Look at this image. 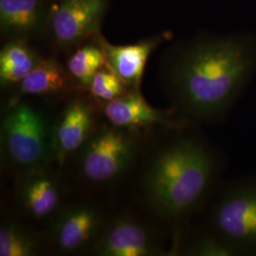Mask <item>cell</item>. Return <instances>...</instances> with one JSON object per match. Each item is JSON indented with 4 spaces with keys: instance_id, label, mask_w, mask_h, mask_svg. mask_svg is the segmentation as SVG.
<instances>
[{
    "instance_id": "3957f363",
    "label": "cell",
    "mask_w": 256,
    "mask_h": 256,
    "mask_svg": "<svg viewBox=\"0 0 256 256\" xmlns=\"http://www.w3.org/2000/svg\"><path fill=\"white\" fill-rule=\"evenodd\" d=\"M204 210L206 229L238 256H256V174L220 183Z\"/></svg>"
},
{
    "instance_id": "8992f818",
    "label": "cell",
    "mask_w": 256,
    "mask_h": 256,
    "mask_svg": "<svg viewBox=\"0 0 256 256\" xmlns=\"http://www.w3.org/2000/svg\"><path fill=\"white\" fill-rule=\"evenodd\" d=\"M110 218L90 202L64 205L50 221L46 240L64 256L92 252Z\"/></svg>"
},
{
    "instance_id": "ba28073f",
    "label": "cell",
    "mask_w": 256,
    "mask_h": 256,
    "mask_svg": "<svg viewBox=\"0 0 256 256\" xmlns=\"http://www.w3.org/2000/svg\"><path fill=\"white\" fill-rule=\"evenodd\" d=\"M99 108L111 124L142 136L148 131L187 122L180 119L173 110H156L150 106L140 90H129L112 101L99 104Z\"/></svg>"
},
{
    "instance_id": "5bb4252c",
    "label": "cell",
    "mask_w": 256,
    "mask_h": 256,
    "mask_svg": "<svg viewBox=\"0 0 256 256\" xmlns=\"http://www.w3.org/2000/svg\"><path fill=\"white\" fill-rule=\"evenodd\" d=\"M43 18L42 0H0V27L4 34L21 38L34 32Z\"/></svg>"
},
{
    "instance_id": "277c9868",
    "label": "cell",
    "mask_w": 256,
    "mask_h": 256,
    "mask_svg": "<svg viewBox=\"0 0 256 256\" xmlns=\"http://www.w3.org/2000/svg\"><path fill=\"white\" fill-rule=\"evenodd\" d=\"M142 136L108 122L99 124L75 154L77 171L82 180L106 187L122 180L140 158Z\"/></svg>"
},
{
    "instance_id": "9c48e42d",
    "label": "cell",
    "mask_w": 256,
    "mask_h": 256,
    "mask_svg": "<svg viewBox=\"0 0 256 256\" xmlns=\"http://www.w3.org/2000/svg\"><path fill=\"white\" fill-rule=\"evenodd\" d=\"M63 200V184L50 166L19 174L16 200L28 218L50 221L64 206Z\"/></svg>"
},
{
    "instance_id": "7c38bea8",
    "label": "cell",
    "mask_w": 256,
    "mask_h": 256,
    "mask_svg": "<svg viewBox=\"0 0 256 256\" xmlns=\"http://www.w3.org/2000/svg\"><path fill=\"white\" fill-rule=\"evenodd\" d=\"M106 56L108 66L119 76L130 90H140L146 64L152 52L164 40L166 34L150 37L129 45H113L101 34L94 37Z\"/></svg>"
},
{
    "instance_id": "52a82bcc",
    "label": "cell",
    "mask_w": 256,
    "mask_h": 256,
    "mask_svg": "<svg viewBox=\"0 0 256 256\" xmlns=\"http://www.w3.org/2000/svg\"><path fill=\"white\" fill-rule=\"evenodd\" d=\"M90 254L96 256H170L158 230L126 212L110 218Z\"/></svg>"
},
{
    "instance_id": "2e32d148",
    "label": "cell",
    "mask_w": 256,
    "mask_h": 256,
    "mask_svg": "<svg viewBox=\"0 0 256 256\" xmlns=\"http://www.w3.org/2000/svg\"><path fill=\"white\" fill-rule=\"evenodd\" d=\"M182 232H176L172 243V256H238L232 248L206 228L190 234L185 230Z\"/></svg>"
},
{
    "instance_id": "e0dca14e",
    "label": "cell",
    "mask_w": 256,
    "mask_h": 256,
    "mask_svg": "<svg viewBox=\"0 0 256 256\" xmlns=\"http://www.w3.org/2000/svg\"><path fill=\"white\" fill-rule=\"evenodd\" d=\"M42 239L12 220L0 227V256H36L42 252Z\"/></svg>"
},
{
    "instance_id": "7a4b0ae2",
    "label": "cell",
    "mask_w": 256,
    "mask_h": 256,
    "mask_svg": "<svg viewBox=\"0 0 256 256\" xmlns=\"http://www.w3.org/2000/svg\"><path fill=\"white\" fill-rule=\"evenodd\" d=\"M165 128L142 160L138 191L154 218L178 230L204 210L220 185L225 158L198 129Z\"/></svg>"
},
{
    "instance_id": "9a60e30c",
    "label": "cell",
    "mask_w": 256,
    "mask_h": 256,
    "mask_svg": "<svg viewBox=\"0 0 256 256\" xmlns=\"http://www.w3.org/2000/svg\"><path fill=\"white\" fill-rule=\"evenodd\" d=\"M41 57L22 38L9 41L0 52V82L2 88L18 86Z\"/></svg>"
},
{
    "instance_id": "6da1fadb",
    "label": "cell",
    "mask_w": 256,
    "mask_h": 256,
    "mask_svg": "<svg viewBox=\"0 0 256 256\" xmlns=\"http://www.w3.org/2000/svg\"><path fill=\"white\" fill-rule=\"evenodd\" d=\"M256 72V37H196L174 46L162 68L176 115L196 126L222 122Z\"/></svg>"
},
{
    "instance_id": "4fadbf2b",
    "label": "cell",
    "mask_w": 256,
    "mask_h": 256,
    "mask_svg": "<svg viewBox=\"0 0 256 256\" xmlns=\"http://www.w3.org/2000/svg\"><path fill=\"white\" fill-rule=\"evenodd\" d=\"M72 77L62 64L52 58H40L34 70L18 84L8 108L26 96L48 97L63 93L68 88Z\"/></svg>"
},
{
    "instance_id": "ffe728a7",
    "label": "cell",
    "mask_w": 256,
    "mask_h": 256,
    "mask_svg": "<svg viewBox=\"0 0 256 256\" xmlns=\"http://www.w3.org/2000/svg\"><path fill=\"white\" fill-rule=\"evenodd\" d=\"M62 1H66V0H62Z\"/></svg>"
},
{
    "instance_id": "ac0fdd59",
    "label": "cell",
    "mask_w": 256,
    "mask_h": 256,
    "mask_svg": "<svg viewBox=\"0 0 256 256\" xmlns=\"http://www.w3.org/2000/svg\"><path fill=\"white\" fill-rule=\"evenodd\" d=\"M106 66V56L95 43L77 48L66 62V70L74 82L81 88L88 90L94 75Z\"/></svg>"
},
{
    "instance_id": "d6986e66",
    "label": "cell",
    "mask_w": 256,
    "mask_h": 256,
    "mask_svg": "<svg viewBox=\"0 0 256 256\" xmlns=\"http://www.w3.org/2000/svg\"><path fill=\"white\" fill-rule=\"evenodd\" d=\"M130 88L122 81L108 66L99 70L94 75L88 92L98 104L112 101L124 95Z\"/></svg>"
},
{
    "instance_id": "30bf717a",
    "label": "cell",
    "mask_w": 256,
    "mask_h": 256,
    "mask_svg": "<svg viewBox=\"0 0 256 256\" xmlns=\"http://www.w3.org/2000/svg\"><path fill=\"white\" fill-rule=\"evenodd\" d=\"M99 126L97 110L90 102L74 98L52 124L54 162L64 165L75 155Z\"/></svg>"
},
{
    "instance_id": "8fae6325",
    "label": "cell",
    "mask_w": 256,
    "mask_h": 256,
    "mask_svg": "<svg viewBox=\"0 0 256 256\" xmlns=\"http://www.w3.org/2000/svg\"><path fill=\"white\" fill-rule=\"evenodd\" d=\"M108 0H66L55 8L50 30L61 46H74L99 34Z\"/></svg>"
},
{
    "instance_id": "5b68a950",
    "label": "cell",
    "mask_w": 256,
    "mask_h": 256,
    "mask_svg": "<svg viewBox=\"0 0 256 256\" xmlns=\"http://www.w3.org/2000/svg\"><path fill=\"white\" fill-rule=\"evenodd\" d=\"M2 154L20 174L54 162L52 124L45 112L26 101L8 108L1 122Z\"/></svg>"
}]
</instances>
